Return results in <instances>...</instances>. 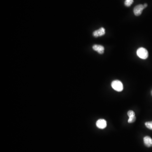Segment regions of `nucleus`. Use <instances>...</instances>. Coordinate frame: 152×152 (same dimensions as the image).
<instances>
[{"instance_id":"obj_8","label":"nucleus","mask_w":152,"mask_h":152,"mask_svg":"<svg viewBox=\"0 0 152 152\" xmlns=\"http://www.w3.org/2000/svg\"><path fill=\"white\" fill-rule=\"evenodd\" d=\"M133 2V0H126L125 1V5L126 6H130Z\"/></svg>"},{"instance_id":"obj_12","label":"nucleus","mask_w":152,"mask_h":152,"mask_svg":"<svg viewBox=\"0 0 152 152\" xmlns=\"http://www.w3.org/2000/svg\"><path fill=\"white\" fill-rule=\"evenodd\" d=\"M144 7H145V8L147 7V4H144Z\"/></svg>"},{"instance_id":"obj_1","label":"nucleus","mask_w":152,"mask_h":152,"mask_svg":"<svg viewBox=\"0 0 152 152\" xmlns=\"http://www.w3.org/2000/svg\"><path fill=\"white\" fill-rule=\"evenodd\" d=\"M111 86L113 89L117 92H121L123 90V85L120 81L117 80L113 81L112 82Z\"/></svg>"},{"instance_id":"obj_7","label":"nucleus","mask_w":152,"mask_h":152,"mask_svg":"<svg viewBox=\"0 0 152 152\" xmlns=\"http://www.w3.org/2000/svg\"><path fill=\"white\" fill-rule=\"evenodd\" d=\"M93 49L95 51H97L99 54H103V53H104V48L103 46L96 44V45L93 46Z\"/></svg>"},{"instance_id":"obj_6","label":"nucleus","mask_w":152,"mask_h":152,"mask_svg":"<svg viewBox=\"0 0 152 152\" xmlns=\"http://www.w3.org/2000/svg\"><path fill=\"white\" fill-rule=\"evenodd\" d=\"M144 143L147 147H152V139L149 136H146L143 139Z\"/></svg>"},{"instance_id":"obj_5","label":"nucleus","mask_w":152,"mask_h":152,"mask_svg":"<svg viewBox=\"0 0 152 152\" xmlns=\"http://www.w3.org/2000/svg\"><path fill=\"white\" fill-rule=\"evenodd\" d=\"M105 33V30L104 28L102 27L100 29L95 31L93 33V35L94 37H101L102 36L104 35Z\"/></svg>"},{"instance_id":"obj_2","label":"nucleus","mask_w":152,"mask_h":152,"mask_svg":"<svg viewBox=\"0 0 152 152\" xmlns=\"http://www.w3.org/2000/svg\"><path fill=\"white\" fill-rule=\"evenodd\" d=\"M137 53L138 56L141 59H147L148 56V52L146 49L143 47L139 48L137 49Z\"/></svg>"},{"instance_id":"obj_3","label":"nucleus","mask_w":152,"mask_h":152,"mask_svg":"<svg viewBox=\"0 0 152 152\" xmlns=\"http://www.w3.org/2000/svg\"><path fill=\"white\" fill-rule=\"evenodd\" d=\"M145 9L143 5L140 4L137 5L133 9V12L136 16H140L142 14L144 9Z\"/></svg>"},{"instance_id":"obj_10","label":"nucleus","mask_w":152,"mask_h":152,"mask_svg":"<svg viewBox=\"0 0 152 152\" xmlns=\"http://www.w3.org/2000/svg\"><path fill=\"white\" fill-rule=\"evenodd\" d=\"M127 114H128V117H131L135 116L134 112H133V111H129L128 112Z\"/></svg>"},{"instance_id":"obj_9","label":"nucleus","mask_w":152,"mask_h":152,"mask_svg":"<svg viewBox=\"0 0 152 152\" xmlns=\"http://www.w3.org/2000/svg\"><path fill=\"white\" fill-rule=\"evenodd\" d=\"M145 125L147 128L149 129L152 130V121L147 122L145 123Z\"/></svg>"},{"instance_id":"obj_13","label":"nucleus","mask_w":152,"mask_h":152,"mask_svg":"<svg viewBox=\"0 0 152 152\" xmlns=\"http://www.w3.org/2000/svg\"><path fill=\"white\" fill-rule=\"evenodd\" d=\"M151 94H152V91H151Z\"/></svg>"},{"instance_id":"obj_4","label":"nucleus","mask_w":152,"mask_h":152,"mask_svg":"<svg viewBox=\"0 0 152 152\" xmlns=\"http://www.w3.org/2000/svg\"><path fill=\"white\" fill-rule=\"evenodd\" d=\"M96 125L100 129H104L107 127V121L104 119H100L96 121Z\"/></svg>"},{"instance_id":"obj_11","label":"nucleus","mask_w":152,"mask_h":152,"mask_svg":"<svg viewBox=\"0 0 152 152\" xmlns=\"http://www.w3.org/2000/svg\"><path fill=\"white\" fill-rule=\"evenodd\" d=\"M136 117L135 116L129 117V119L128 120V123H133V122H135V121H136Z\"/></svg>"}]
</instances>
